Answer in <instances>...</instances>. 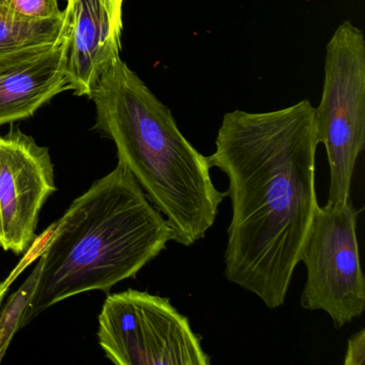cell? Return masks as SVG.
Listing matches in <instances>:
<instances>
[{
    "mask_svg": "<svg viewBox=\"0 0 365 365\" xmlns=\"http://www.w3.org/2000/svg\"><path fill=\"white\" fill-rule=\"evenodd\" d=\"M317 146L315 108L302 100L273 112L224 115L208 157L230 182L224 275L268 309L285 302L319 208Z\"/></svg>",
    "mask_w": 365,
    "mask_h": 365,
    "instance_id": "cell-1",
    "label": "cell"
},
{
    "mask_svg": "<svg viewBox=\"0 0 365 365\" xmlns=\"http://www.w3.org/2000/svg\"><path fill=\"white\" fill-rule=\"evenodd\" d=\"M52 230L21 327L65 299L134 279L173 240L165 217L121 162L76 198Z\"/></svg>",
    "mask_w": 365,
    "mask_h": 365,
    "instance_id": "cell-2",
    "label": "cell"
},
{
    "mask_svg": "<svg viewBox=\"0 0 365 365\" xmlns=\"http://www.w3.org/2000/svg\"><path fill=\"white\" fill-rule=\"evenodd\" d=\"M89 99L97 112L93 129L115 143L118 162L165 217L172 241L191 247L204 239L227 195L215 187L208 157L183 136L170 108L121 58Z\"/></svg>",
    "mask_w": 365,
    "mask_h": 365,
    "instance_id": "cell-3",
    "label": "cell"
},
{
    "mask_svg": "<svg viewBox=\"0 0 365 365\" xmlns=\"http://www.w3.org/2000/svg\"><path fill=\"white\" fill-rule=\"evenodd\" d=\"M318 144L326 148L330 172L328 206L350 198L352 177L365 145V39L349 21L327 46L322 101L315 108Z\"/></svg>",
    "mask_w": 365,
    "mask_h": 365,
    "instance_id": "cell-4",
    "label": "cell"
},
{
    "mask_svg": "<svg viewBox=\"0 0 365 365\" xmlns=\"http://www.w3.org/2000/svg\"><path fill=\"white\" fill-rule=\"evenodd\" d=\"M100 347L117 365H209L187 316L170 298L128 289L108 294L99 315Z\"/></svg>",
    "mask_w": 365,
    "mask_h": 365,
    "instance_id": "cell-5",
    "label": "cell"
},
{
    "mask_svg": "<svg viewBox=\"0 0 365 365\" xmlns=\"http://www.w3.org/2000/svg\"><path fill=\"white\" fill-rule=\"evenodd\" d=\"M361 210L351 200L320 207L301 254L307 281L301 307L322 311L341 329L365 309V279L360 264L356 223Z\"/></svg>",
    "mask_w": 365,
    "mask_h": 365,
    "instance_id": "cell-6",
    "label": "cell"
},
{
    "mask_svg": "<svg viewBox=\"0 0 365 365\" xmlns=\"http://www.w3.org/2000/svg\"><path fill=\"white\" fill-rule=\"evenodd\" d=\"M56 191L46 147L20 129L0 135V247L24 253L35 241L42 207Z\"/></svg>",
    "mask_w": 365,
    "mask_h": 365,
    "instance_id": "cell-7",
    "label": "cell"
},
{
    "mask_svg": "<svg viewBox=\"0 0 365 365\" xmlns=\"http://www.w3.org/2000/svg\"><path fill=\"white\" fill-rule=\"evenodd\" d=\"M123 0H67L68 89L91 97L104 73L120 58Z\"/></svg>",
    "mask_w": 365,
    "mask_h": 365,
    "instance_id": "cell-8",
    "label": "cell"
},
{
    "mask_svg": "<svg viewBox=\"0 0 365 365\" xmlns=\"http://www.w3.org/2000/svg\"><path fill=\"white\" fill-rule=\"evenodd\" d=\"M68 35L0 61V125L24 120L68 89Z\"/></svg>",
    "mask_w": 365,
    "mask_h": 365,
    "instance_id": "cell-9",
    "label": "cell"
},
{
    "mask_svg": "<svg viewBox=\"0 0 365 365\" xmlns=\"http://www.w3.org/2000/svg\"><path fill=\"white\" fill-rule=\"evenodd\" d=\"M68 33L69 16L66 9L59 19L26 21L0 6V61L24 51L58 43Z\"/></svg>",
    "mask_w": 365,
    "mask_h": 365,
    "instance_id": "cell-10",
    "label": "cell"
},
{
    "mask_svg": "<svg viewBox=\"0 0 365 365\" xmlns=\"http://www.w3.org/2000/svg\"><path fill=\"white\" fill-rule=\"evenodd\" d=\"M43 258L40 257L35 269L18 292L10 297L0 316V362L3 360L12 337L20 330L25 311L29 307L41 273Z\"/></svg>",
    "mask_w": 365,
    "mask_h": 365,
    "instance_id": "cell-11",
    "label": "cell"
},
{
    "mask_svg": "<svg viewBox=\"0 0 365 365\" xmlns=\"http://www.w3.org/2000/svg\"><path fill=\"white\" fill-rule=\"evenodd\" d=\"M59 0H0L3 6L16 18L26 21H48L63 16Z\"/></svg>",
    "mask_w": 365,
    "mask_h": 365,
    "instance_id": "cell-12",
    "label": "cell"
},
{
    "mask_svg": "<svg viewBox=\"0 0 365 365\" xmlns=\"http://www.w3.org/2000/svg\"><path fill=\"white\" fill-rule=\"evenodd\" d=\"M365 362V330L359 331L349 337L347 341L344 364L363 365Z\"/></svg>",
    "mask_w": 365,
    "mask_h": 365,
    "instance_id": "cell-13",
    "label": "cell"
},
{
    "mask_svg": "<svg viewBox=\"0 0 365 365\" xmlns=\"http://www.w3.org/2000/svg\"><path fill=\"white\" fill-rule=\"evenodd\" d=\"M4 298V290H3V283H0V304L3 302Z\"/></svg>",
    "mask_w": 365,
    "mask_h": 365,
    "instance_id": "cell-14",
    "label": "cell"
}]
</instances>
